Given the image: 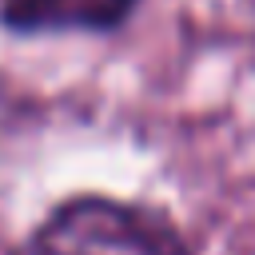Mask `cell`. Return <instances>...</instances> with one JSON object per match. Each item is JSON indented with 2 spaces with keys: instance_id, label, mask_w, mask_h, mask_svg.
Listing matches in <instances>:
<instances>
[{
  "instance_id": "6da1fadb",
  "label": "cell",
  "mask_w": 255,
  "mask_h": 255,
  "mask_svg": "<svg viewBox=\"0 0 255 255\" xmlns=\"http://www.w3.org/2000/svg\"><path fill=\"white\" fill-rule=\"evenodd\" d=\"M12 255H191V247L159 207L116 195H72L56 203Z\"/></svg>"
},
{
  "instance_id": "7a4b0ae2",
  "label": "cell",
  "mask_w": 255,
  "mask_h": 255,
  "mask_svg": "<svg viewBox=\"0 0 255 255\" xmlns=\"http://www.w3.org/2000/svg\"><path fill=\"white\" fill-rule=\"evenodd\" d=\"M139 0H0L12 32H108L131 16Z\"/></svg>"
}]
</instances>
